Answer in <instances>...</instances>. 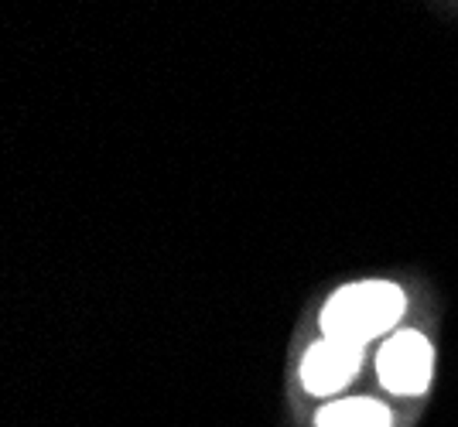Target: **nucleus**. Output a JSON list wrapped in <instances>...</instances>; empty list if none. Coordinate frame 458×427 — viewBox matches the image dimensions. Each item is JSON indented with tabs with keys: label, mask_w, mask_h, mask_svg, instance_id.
Wrapping results in <instances>:
<instances>
[{
	"label": "nucleus",
	"mask_w": 458,
	"mask_h": 427,
	"mask_svg": "<svg viewBox=\"0 0 458 427\" xmlns=\"http://www.w3.org/2000/svg\"><path fill=\"white\" fill-rule=\"evenodd\" d=\"M407 311V297L394 280H356L335 291L322 308V335L366 346L397 329Z\"/></svg>",
	"instance_id": "1"
},
{
	"label": "nucleus",
	"mask_w": 458,
	"mask_h": 427,
	"mask_svg": "<svg viewBox=\"0 0 458 427\" xmlns=\"http://www.w3.org/2000/svg\"><path fill=\"white\" fill-rule=\"evenodd\" d=\"M431 373H435V349L420 331L403 329L383 339L377 352V376L390 393L418 397L431 383Z\"/></svg>",
	"instance_id": "2"
},
{
	"label": "nucleus",
	"mask_w": 458,
	"mask_h": 427,
	"mask_svg": "<svg viewBox=\"0 0 458 427\" xmlns=\"http://www.w3.org/2000/svg\"><path fill=\"white\" fill-rule=\"evenodd\" d=\"M363 363V346H352L343 339H328L322 335L301 359V387L311 397H328L349 387V380L360 373Z\"/></svg>",
	"instance_id": "3"
},
{
	"label": "nucleus",
	"mask_w": 458,
	"mask_h": 427,
	"mask_svg": "<svg viewBox=\"0 0 458 427\" xmlns=\"http://www.w3.org/2000/svg\"><path fill=\"white\" fill-rule=\"evenodd\" d=\"M318 427H390V410L380 400L369 397H349V400H335L315 414Z\"/></svg>",
	"instance_id": "4"
}]
</instances>
